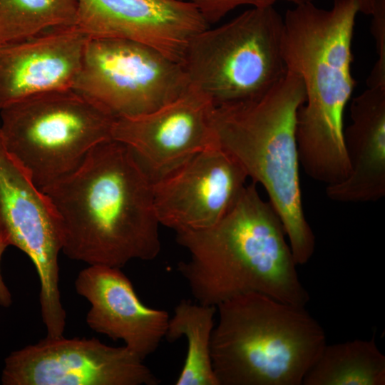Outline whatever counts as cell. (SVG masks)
I'll use <instances>...</instances> for the list:
<instances>
[{"label": "cell", "instance_id": "7402d4cb", "mask_svg": "<svg viewBox=\"0 0 385 385\" xmlns=\"http://www.w3.org/2000/svg\"><path fill=\"white\" fill-rule=\"evenodd\" d=\"M359 12L371 14L374 8L375 0H357Z\"/></svg>", "mask_w": 385, "mask_h": 385}, {"label": "cell", "instance_id": "30bf717a", "mask_svg": "<svg viewBox=\"0 0 385 385\" xmlns=\"http://www.w3.org/2000/svg\"><path fill=\"white\" fill-rule=\"evenodd\" d=\"M4 385H158L160 380L125 346L97 339L46 337L5 360Z\"/></svg>", "mask_w": 385, "mask_h": 385}, {"label": "cell", "instance_id": "5b68a950", "mask_svg": "<svg viewBox=\"0 0 385 385\" xmlns=\"http://www.w3.org/2000/svg\"><path fill=\"white\" fill-rule=\"evenodd\" d=\"M211 358L220 385H302L327 344L305 309L257 292L217 306Z\"/></svg>", "mask_w": 385, "mask_h": 385}, {"label": "cell", "instance_id": "2e32d148", "mask_svg": "<svg viewBox=\"0 0 385 385\" xmlns=\"http://www.w3.org/2000/svg\"><path fill=\"white\" fill-rule=\"evenodd\" d=\"M344 140L351 166L342 182L326 194L342 202H376L385 195V87H368L350 106Z\"/></svg>", "mask_w": 385, "mask_h": 385}, {"label": "cell", "instance_id": "ffe728a7", "mask_svg": "<svg viewBox=\"0 0 385 385\" xmlns=\"http://www.w3.org/2000/svg\"><path fill=\"white\" fill-rule=\"evenodd\" d=\"M191 3L198 10L207 24L219 21L227 13L242 5L252 7L273 6L278 1H287L295 5L314 2L315 0H180Z\"/></svg>", "mask_w": 385, "mask_h": 385}, {"label": "cell", "instance_id": "5bb4252c", "mask_svg": "<svg viewBox=\"0 0 385 385\" xmlns=\"http://www.w3.org/2000/svg\"><path fill=\"white\" fill-rule=\"evenodd\" d=\"M75 287L91 304L86 316L91 329L123 341L143 360L158 349L170 316L143 304L120 268L89 265L78 273Z\"/></svg>", "mask_w": 385, "mask_h": 385}, {"label": "cell", "instance_id": "6da1fadb", "mask_svg": "<svg viewBox=\"0 0 385 385\" xmlns=\"http://www.w3.org/2000/svg\"><path fill=\"white\" fill-rule=\"evenodd\" d=\"M153 184L130 148L111 138L73 172L40 189L58 215L63 254L117 268L157 257L160 224Z\"/></svg>", "mask_w": 385, "mask_h": 385}, {"label": "cell", "instance_id": "8992f818", "mask_svg": "<svg viewBox=\"0 0 385 385\" xmlns=\"http://www.w3.org/2000/svg\"><path fill=\"white\" fill-rule=\"evenodd\" d=\"M284 21L273 6L252 7L231 21L194 35L181 65L190 85L214 106L259 98L286 75Z\"/></svg>", "mask_w": 385, "mask_h": 385}, {"label": "cell", "instance_id": "277c9868", "mask_svg": "<svg viewBox=\"0 0 385 385\" xmlns=\"http://www.w3.org/2000/svg\"><path fill=\"white\" fill-rule=\"evenodd\" d=\"M305 98L301 77L287 69L263 96L215 106L213 113L217 145L265 188L298 265L310 260L316 245L302 205L296 138L297 112Z\"/></svg>", "mask_w": 385, "mask_h": 385}, {"label": "cell", "instance_id": "7a4b0ae2", "mask_svg": "<svg viewBox=\"0 0 385 385\" xmlns=\"http://www.w3.org/2000/svg\"><path fill=\"white\" fill-rule=\"evenodd\" d=\"M358 12L357 0H334L330 9L309 2L287 10L283 19L282 55L287 69L301 77L306 95L297 117L299 164L327 185L351 172L344 113L356 83L351 63Z\"/></svg>", "mask_w": 385, "mask_h": 385}, {"label": "cell", "instance_id": "ac0fdd59", "mask_svg": "<svg viewBox=\"0 0 385 385\" xmlns=\"http://www.w3.org/2000/svg\"><path fill=\"white\" fill-rule=\"evenodd\" d=\"M217 307L182 299L170 317L165 338L170 342L187 341L183 366L176 385H220L211 358V339Z\"/></svg>", "mask_w": 385, "mask_h": 385}, {"label": "cell", "instance_id": "7c38bea8", "mask_svg": "<svg viewBox=\"0 0 385 385\" xmlns=\"http://www.w3.org/2000/svg\"><path fill=\"white\" fill-rule=\"evenodd\" d=\"M248 176L219 145L202 150L153 184L160 224L175 232L208 228L231 209Z\"/></svg>", "mask_w": 385, "mask_h": 385}, {"label": "cell", "instance_id": "52a82bcc", "mask_svg": "<svg viewBox=\"0 0 385 385\" xmlns=\"http://www.w3.org/2000/svg\"><path fill=\"white\" fill-rule=\"evenodd\" d=\"M114 120L73 88L38 93L0 110L4 146L39 189L73 172L92 148L112 138Z\"/></svg>", "mask_w": 385, "mask_h": 385}, {"label": "cell", "instance_id": "e0dca14e", "mask_svg": "<svg viewBox=\"0 0 385 385\" xmlns=\"http://www.w3.org/2000/svg\"><path fill=\"white\" fill-rule=\"evenodd\" d=\"M303 385H384L385 356L373 337L327 345Z\"/></svg>", "mask_w": 385, "mask_h": 385}, {"label": "cell", "instance_id": "9a60e30c", "mask_svg": "<svg viewBox=\"0 0 385 385\" xmlns=\"http://www.w3.org/2000/svg\"><path fill=\"white\" fill-rule=\"evenodd\" d=\"M87 38L73 25L0 44V110L38 93L72 88Z\"/></svg>", "mask_w": 385, "mask_h": 385}, {"label": "cell", "instance_id": "4fadbf2b", "mask_svg": "<svg viewBox=\"0 0 385 385\" xmlns=\"http://www.w3.org/2000/svg\"><path fill=\"white\" fill-rule=\"evenodd\" d=\"M75 25L88 37L141 42L181 63L190 39L208 24L185 1L78 0Z\"/></svg>", "mask_w": 385, "mask_h": 385}, {"label": "cell", "instance_id": "d6986e66", "mask_svg": "<svg viewBox=\"0 0 385 385\" xmlns=\"http://www.w3.org/2000/svg\"><path fill=\"white\" fill-rule=\"evenodd\" d=\"M78 0H0V44L76 24Z\"/></svg>", "mask_w": 385, "mask_h": 385}, {"label": "cell", "instance_id": "44dd1931", "mask_svg": "<svg viewBox=\"0 0 385 385\" xmlns=\"http://www.w3.org/2000/svg\"><path fill=\"white\" fill-rule=\"evenodd\" d=\"M371 32L375 39L378 59L366 80L368 87H385V0H375Z\"/></svg>", "mask_w": 385, "mask_h": 385}, {"label": "cell", "instance_id": "8fae6325", "mask_svg": "<svg viewBox=\"0 0 385 385\" xmlns=\"http://www.w3.org/2000/svg\"><path fill=\"white\" fill-rule=\"evenodd\" d=\"M215 106L190 86L173 101L148 113L114 120L111 138L127 145L153 183L197 153L217 146Z\"/></svg>", "mask_w": 385, "mask_h": 385}, {"label": "cell", "instance_id": "9c48e42d", "mask_svg": "<svg viewBox=\"0 0 385 385\" xmlns=\"http://www.w3.org/2000/svg\"><path fill=\"white\" fill-rule=\"evenodd\" d=\"M0 234L34 263L41 283L42 319L57 322L66 312L61 301L58 257L60 222L48 196L6 149L0 130Z\"/></svg>", "mask_w": 385, "mask_h": 385}, {"label": "cell", "instance_id": "ba28073f", "mask_svg": "<svg viewBox=\"0 0 385 385\" xmlns=\"http://www.w3.org/2000/svg\"><path fill=\"white\" fill-rule=\"evenodd\" d=\"M190 86L181 63L149 45L88 37L72 88L116 119L152 112Z\"/></svg>", "mask_w": 385, "mask_h": 385}, {"label": "cell", "instance_id": "3957f363", "mask_svg": "<svg viewBox=\"0 0 385 385\" xmlns=\"http://www.w3.org/2000/svg\"><path fill=\"white\" fill-rule=\"evenodd\" d=\"M256 185H246L214 225L175 231L190 255L177 270L197 303L217 307L249 292L299 307L309 301L282 222Z\"/></svg>", "mask_w": 385, "mask_h": 385}]
</instances>
